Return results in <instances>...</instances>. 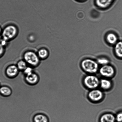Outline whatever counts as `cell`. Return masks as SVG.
Returning <instances> with one entry per match:
<instances>
[{
  "label": "cell",
  "instance_id": "6da1fadb",
  "mask_svg": "<svg viewBox=\"0 0 122 122\" xmlns=\"http://www.w3.org/2000/svg\"><path fill=\"white\" fill-rule=\"evenodd\" d=\"M82 69L85 72L93 74L97 72L99 70L98 63L93 59H86L81 63Z\"/></svg>",
  "mask_w": 122,
  "mask_h": 122
},
{
  "label": "cell",
  "instance_id": "7a4b0ae2",
  "mask_svg": "<svg viewBox=\"0 0 122 122\" xmlns=\"http://www.w3.org/2000/svg\"><path fill=\"white\" fill-rule=\"evenodd\" d=\"M23 60L28 66L33 68L39 66L40 59L37 54L33 51H28L25 52L23 55Z\"/></svg>",
  "mask_w": 122,
  "mask_h": 122
},
{
  "label": "cell",
  "instance_id": "3957f363",
  "mask_svg": "<svg viewBox=\"0 0 122 122\" xmlns=\"http://www.w3.org/2000/svg\"><path fill=\"white\" fill-rule=\"evenodd\" d=\"M17 28L16 26L13 25H9L6 26L2 30V33L3 40L6 41L14 39L17 33Z\"/></svg>",
  "mask_w": 122,
  "mask_h": 122
},
{
  "label": "cell",
  "instance_id": "277c9868",
  "mask_svg": "<svg viewBox=\"0 0 122 122\" xmlns=\"http://www.w3.org/2000/svg\"><path fill=\"white\" fill-rule=\"evenodd\" d=\"M100 81L97 76L92 74L87 75L84 79V83L88 89H96L100 85Z\"/></svg>",
  "mask_w": 122,
  "mask_h": 122
},
{
  "label": "cell",
  "instance_id": "5b68a950",
  "mask_svg": "<svg viewBox=\"0 0 122 122\" xmlns=\"http://www.w3.org/2000/svg\"><path fill=\"white\" fill-rule=\"evenodd\" d=\"M101 76L106 78L112 77L115 73L114 67L109 65L102 66L99 70Z\"/></svg>",
  "mask_w": 122,
  "mask_h": 122
},
{
  "label": "cell",
  "instance_id": "8992f818",
  "mask_svg": "<svg viewBox=\"0 0 122 122\" xmlns=\"http://www.w3.org/2000/svg\"><path fill=\"white\" fill-rule=\"evenodd\" d=\"M88 96L91 101L98 102L102 100L104 94L102 91L96 88L91 90L88 93Z\"/></svg>",
  "mask_w": 122,
  "mask_h": 122
},
{
  "label": "cell",
  "instance_id": "52a82bcc",
  "mask_svg": "<svg viewBox=\"0 0 122 122\" xmlns=\"http://www.w3.org/2000/svg\"><path fill=\"white\" fill-rule=\"evenodd\" d=\"M20 71L16 65L12 64L8 66L6 68L5 74L8 78L13 79L17 76Z\"/></svg>",
  "mask_w": 122,
  "mask_h": 122
},
{
  "label": "cell",
  "instance_id": "ba28073f",
  "mask_svg": "<svg viewBox=\"0 0 122 122\" xmlns=\"http://www.w3.org/2000/svg\"><path fill=\"white\" fill-rule=\"evenodd\" d=\"M24 80L26 83L29 85L35 86L39 82L40 77L39 75L34 71L29 75L25 76Z\"/></svg>",
  "mask_w": 122,
  "mask_h": 122
},
{
  "label": "cell",
  "instance_id": "9c48e42d",
  "mask_svg": "<svg viewBox=\"0 0 122 122\" xmlns=\"http://www.w3.org/2000/svg\"><path fill=\"white\" fill-rule=\"evenodd\" d=\"M114 0H95V4L101 9H106L110 6Z\"/></svg>",
  "mask_w": 122,
  "mask_h": 122
},
{
  "label": "cell",
  "instance_id": "30bf717a",
  "mask_svg": "<svg viewBox=\"0 0 122 122\" xmlns=\"http://www.w3.org/2000/svg\"><path fill=\"white\" fill-rule=\"evenodd\" d=\"M33 122H49L48 117L46 114L42 113H37L33 117Z\"/></svg>",
  "mask_w": 122,
  "mask_h": 122
},
{
  "label": "cell",
  "instance_id": "8fae6325",
  "mask_svg": "<svg viewBox=\"0 0 122 122\" xmlns=\"http://www.w3.org/2000/svg\"><path fill=\"white\" fill-rule=\"evenodd\" d=\"M115 116L111 113L103 114L100 119V122H116Z\"/></svg>",
  "mask_w": 122,
  "mask_h": 122
},
{
  "label": "cell",
  "instance_id": "7c38bea8",
  "mask_svg": "<svg viewBox=\"0 0 122 122\" xmlns=\"http://www.w3.org/2000/svg\"><path fill=\"white\" fill-rule=\"evenodd\" d=\"M106 41L110 45H115L118 42V38L117 35L114 33H110L107 34L106 36Z\"/></svg>",
  "mask_w": 122,
  "mask_h": 122
},
{
  "label": "cell",
  "instance_id": "4fadbf2b",
  "mask_svg": "<svg viewBox=\"0 0 122 122\" xmlns=\"http://www.w3.org/2000/svg\"><path fill=\"white\" fill-rule=\"evenodd\" d=\"M12 93V91L10 87L7 86H1L0 88V94L2 96L7 97L10 96Z\"/></svg>",
  "mask_w": 122,
  "mask_h": 122
},
{
  "label": "cell",
  "instance_id": "5bb4252c",
  "mask_svg": "<svg viewBox=\"0 0 122 122\" xmlns=\"http://www.w3.org/2000/svg\"><path fill=\"white\" fill-rule=\"evenodd\" d=\"M100 85L101 88L104 90H107L112 87V82L107 79H102L100 80Z\"/></svg>",
  "mask_w": 122,
  "mask_h": 122
},
{
  "label": "cell",
  "instance_id": "9a60e30c",
  "mask_svg": "<svg viewBox=\"0 0 122 122\" xmlns=\"http://www.w3.org/2000/svg\"><path fill=\"white\" fill-rule=\"evenodd\" d=\"M114 53L118 58H122V41L118 42L115 45Z\"/></svg>",
  "mask_w": 122,
  "mask_h": 122
},
{
  "label": "cell",
  "instance_id": "2e32d148",
  "mask_svg": "<svg viewBox=\"0 0 122 122\" xmlns=\"http://www.w3.org/2000/svg\"><path fill=\"white\" fill-rule=\"evenodd\" d=\"M37 55L40 60H45L48 57L49 53L46 49H42L38 51Z\"/></svg>",
  "mask_w": 122,
  "mask_h": 122
},
{
  "label": "cell",
  "instance_id": "e0dca14e",
  "mask_svg": "<svg viewBox=\"0 0 122 122\" xmlns=\"http://www.w3.org/2000/svg\"><path fill=\"white\" fill-rule=\"evenodd\" d=\"M16 66L20 71L22 72L28 66L27 63L24 60L18 61L17 63Z\"/></svg>",
  "mask_w": 122,
  "mask_h": 122
},
{
  "label": "cell",
  "instance_id": "ac0fdd59",
  "mask_svg": "<svg viewBox=\"0 0 122 122\" xmlns=\"http://www.w3.org/2000/svg\"><path fill=\"white\" fill-rule=\"evenodd\" d=\"M97 62L98 64L104 66L108 64L109 63V61L106 58H101L98 59Z\"/></svg>",
  "mask_w": 122,
  "mask_h": 122
},
{
  "label": "cell",
  "instance_id": "d6986e66",
  "mask_svg": "<svg viewBox=\"0 0 122 122\" xmlns=\"http://www.w3.org/2000/svg\"><path fill=\"white\" fill-rule=\"evenodd\" d=\"M33 69L34 68H33L28 66L22 72L24 76H27L32 73L34 71Z\"/></svg>",
  "mask_w": 122,
  "mask_h": 122
},
{
  "label": "cell",
  "instance_id": "ffe728a7",
  "mask_svg": "<svg viewBox=\"0 0 122 122\" xmlns=\"http://www.w3.org/2000/svg\"><path fill=\"white\" fill-rule=\"evenodd\" d=\"M116 121L122 122V112L118 113L115 116Z\"/></svg>",
  "mask_w": 122,
  "mask_h": 122
},
{
  "label": "cell",
  "instance_id": "44dd1931",
  "mask_svg": "<svg viewBox=\"0 0 122 122\" xmlns=\"http://www.w3.org/2000/svg\"><path fill=\"white\" fill-rule=\"evenodd\" d=\"M5 52V46L0 42V58L4 54Z\"/></svg>",
  "mask_w": 122,
  "mask_h": 122
},
{
  "label": "cell",
  "instance_id": "7402d4cb",
  "mask_svg": "<svg viewBox=\"0 0 122 122\" xmlns=\"http://www.w3.org/2000/svg\"><path fill=\"white\" fill-rule=\"evenodd\" d=\"M2 28H1L0 26V36L1 35H2Z\"/></svg>",
  "mask_w": 122,
  "mask_h": 122
},
{
  "label": "cell",
  "instance_id": "603a6c76",
  "mask_svg": "<svg viewBox=\"0 0 122 122\" xmlns=\"http://www.w3.org/2000/svg\"><path fill=\"white\" fill-rule=\"evenodd\" d=\"M78 0L83 1L84 0Z\"/></svg>",
  "mask_w": 122,
  "mask_h": 122
},
{
  "label": "cell",
  "instance_id": "cb8c5ba5",
  "mask_svg": "<svg viewBox=\"0 0 122 122\" xmlns=\"http://www.w3.org/2000/svg\"><path fill=\"white\" fill-rule=\"evenodd\" d=\"M1 86H0V88Z\"/></svg>",
  "mask_w": 122,
  "mask_h": 122
}]
</instances>
